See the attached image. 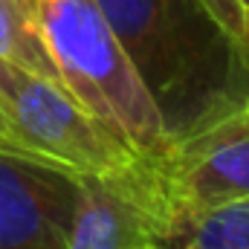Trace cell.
<instances>
[{
	"label": "cell",
	"mask_w": 249,
	"mask_h": 249,
	"mask_svg": "<svg viewBox=\"0 0 249 249\" xmlns=\"http://www.w3.org/2000/svg\"><path fill=\"white\" fill-rule=\"evenodd\" d=\"M174 139L249 96L238 41L200 0H96Z\"/></svg>",
	"instance_id": "cell-1"
},
{
	"label": "cell",
	"mask_w": 249,
	"mask_h": 249,
	"mask_svg": "<svg viewBox=\"0 0 249 249\" xmlns=\"http://www.w3.org/2000/svg\"><path fill=\"white\" fill-rule=\"evenodd\" d=\"M67 93L142 160L171 148L165 122L96 0H18Z\"/></svg>",
	"instance_id": "cell-2"
},
{
	"label": "cell",
	"mask_w": 249,
	"mask_h": 249,
	"mask_svg": "<svg viewBox=\"0 0 249 249\" xmlns=\"http://www.w3.org/2000/svg\"><path fill=\"white\" fill-rule=\"evenodd\" d=\"M0 122L35 160L72 174L113 177L142 157L93 119L64 87L0 58Z\"/></svg>",
	"instance_id": "cell-3"
},
{
	"label": "cell",
	"mask_w": 249,
	"mask_h": 249,
	"mask_svg": "<svg viewBox=\"0 0 249 249\" xmlns=\"http://www.w3.org/2000/svg\"><path fill=\"white\" fill-rule=\"evenodd\" d=\"M160 217L214 209L249 197V116L244 105L174 139L165 157L148 160Z\"/></svg>",
	"instance_id": "cell-4"
},
{
	"label": "cell",
	"mask_w": 249,
	"mask_h": 249,
	"mask_svg": "<svg viewBox=\"0 0 249 249\" xmlns=\"http://www.w3.org/2000/svg\"><path fill=\"white\" fill-rule=\"evenodd\" d=\"M157 220L160 194L148 160L113 177L75 174L67 249H145Z\"/></svg>",
	"instance_id": "cell-5"
},
{
	"label": "cell",
	"mask_w": 249,
	"mask_h": 249,
	"mask_svg": "<svg viewBox=\"0 0 249 249\" xmlns=\"http://www.w3.org/2000/svg\"><path fill=\"white\" fill-rule=\"evenodd\" d=\"M75 174L0 151V249H67Z\"/></svg>",
	"instance_id": "cell-6"
},
{
	"label": "cell",
	"mask_w": 249,
	"mask_h": 249,
	"mask_svg": "<svg viewBox=\"0 0 249 249\" xmlns=\"http://www.w3.org/2000/svg\"><path fill=\"white\" fill-rule=\"evenodd\" d=\"M154 249H249V197L214 209L165 214L157 220Z\"/></svg>",
	"instance_id": "cell-7"
},
{
	"label": "cell",
	"mask_w": 249,
	"mask_h": 249,
	"mask_svg": "<svg viewBox=\"0 0 249 249\" xmlns=\"http://www.w3.org/2000/svg\"><path fill=\"white\" fill-rule=\"evenodd\" d=\"M0 58L18 64V67H23V70H29V72L64 87L55 64L50 61L44 44L38 41V35H35L32 23L23 15L18 0H0Z\"/></svg>",
	"instance_id": "cell-8"
},
{
	"label": "cell",
	"mask_w": 249,
	"mask_h": 249,
	"mask_svg": "<svg viewBox=\"0 0 249 249\" xmlns=\"http://www.w3.org/2000/svg\"><path fill=\"white\" fill-rule=\"evenodd\" d=\"M214 18H217V23L238 41L241 38V32H244V20H247V9L238 3V0H200Z\"/></svg>",
	"instance_id": "cell-9"
},
{
	"label": "cell",
	"mask_w": 249,
	"mask_h": 249,
	"mask_svg": "<svg viewBox=\"0 0 249 249\" xmlns=\"http://www.w3.org/2000/svg\"><path fill=\"white\" fill-rule=\"evenodd\" d=\"M238 53H241V61H244V70H247L249 78V9H247V20H244V32L238 38Z\"/></svg>",
	"instance_id": "cell-10"
},
{
	"label": "cell",
	"mask_w": 249,
	"mask_h": 249,
	"mask_svg": "<svg viewBox=\"0 0 249 249\" xmlns=\"http://www.w3.org/2000/svg\"><path fill=\"white\" fill-rule=\"evenodd\" d=\"M0 151H9V154H20V157H29V154H26V151H23V148H20L15 139H12V133L3 127V122H0Z\"/></svg>",
	"instance_id": "cell-11"
},
{
	"label": "cell",
	"mask_w": 249,
	"mask_h": 249,
	"mask_svg": "<svg viewBox=\"0 0 249 249\" xmlns=\"http://www.w3.org/2000/svg\"><path fill=\"white\" fill-rule=\"evenodd\" d=\"M244 113H247V116H249V96H247V99H244Z\"/></svg>",
	"instance_id": "cell-12"
},
{
	"label": "cell",
	"mask_w": 249,
	"mask_h": 249,
	"mask_svg": "<svg viewBox=\"0 0 249 249\" xmlns=\"http://www.w3.org/2000/svg\"><path fill=\"white\" fill-rule=\"evenodd\" d=\"M238 3H241V6H244V9H249V0H238Z\"/></svg>",
	"instance_id": "cell-13"
},
{
	"label": "cell",
	"mask_w": 249,
	"mask_h": 249,
	"mask_svg": "<svg viewBox=\"0 0 249 249\" xmlns=\"http://www.w3.org/2000/svg\"><path fill=\"white\" fill-rule=\"evenodd\" d=\"M145 249H154V247H145Z\"/></svg>",
	"instance_id": "cell-14"
}]
</instances>
